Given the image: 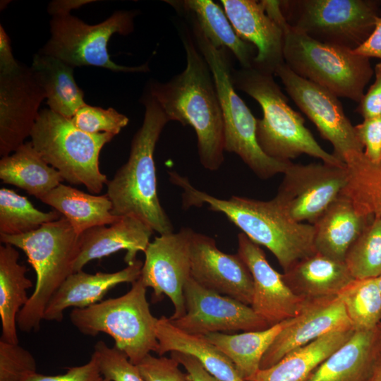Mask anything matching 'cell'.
<instances>
[{"mask_svg": "<svg viewBox=\"0 0 381 381\" xmlns=\"http://www.w3.org/2000/svg\"><path fill=\"white\" fill-rule=\"evenodd\" d=\"M181 39L186 56L185 69L167 82L152 83L150 93L169 121L194 129L201 164L215 171L224 162L225 152L224 122L216 85L193 35L183 30Z\"/></svg>", "mask_w": 381, "mask_h": 381, "instance_id": "cell-1", "label": "cell"}, {"mask_svg": "<svg viewBox=\"0 0 381 381\" xmlns=\"http://www.w3.org/2000/svg\"><path fill=\"white\" fill-rule=\"evenodd\" d=\"M168 173L171 182L183 190L184 209L207 205L210 210L222 213L252 241L267 248L284 272L316 253L314 226L292 219L274 199L263 201L236 195L221 199L197 189L175 171Z\"/></svg>", "mask_w": 381, "mask_h": 381, "instance_id": "cell-2", "label": "cell"}, {"mask_svg": "<svg viewBox=\"0 0 381 381\" xmlns=\"http://www.w3.org/2000/svg\"><path fill=\"white\" fill-rule=\"evenodd\" d=\"M144 119L135 133L127 162L107 182V195L116 217H135L159 235L174 232V226L157 194L154 153L169 121L156 99L149 93L143 99Z\"/></svg>", "mask_w": 381, "mask_h": 381, "instance_id": "cell-3", "label": "cell"}, {"mask_svg": "<svg viewBox=\"0 0 381 381\" xmlns=\"http://www.w3.org/2000/svg\"><path fill=\"white\" fill-rule=\"evenodd\" d=\"M232 80L235 89L250 96L261 107L263 116L257 119L256 138L265 155L288 162L306 154L326 164L346 166L315 140L301 114L289 105L274 75L254 67H241L233 68Z\"/></svg>", "mask_w": 381, "mask_h": 381, "instance_id": "cell-4", "label": "cell"}, {"mask_svg": "<svg viewBox=\"0 0 381 381\" xmlns=\"http://www.w3.org/2000/svg\"><path fill=\"white\" fill-rule=\"evenodd\" d=\"M78 235L67 219H60L18 235L0 234L4 244L22 250L36 274L34 291L18 313L17 325L23 332L37 331L52 297L69 275L79 249Z\"/></svg>", "mask_w": 381, "mask_h": 381, "instance_id": "cell-5", "label": "cell"}, {"mask_svg": "<svg viewBox=\"0 0 381 381\" xmlns=\"http://www.w3.org/2000/svg\"><path fill=\"white\" fill-rule=\"evenodd\" d=\"M191 27L195 43L216 85L224 122V150L236 154L260 179L284 174L292 162L274 159L260 147L256 138L258 119L235 91L230 52L214 47L193 22Z\"/></svg>", "mask_w": 381, "mask_h": 381, "instance_id": "cell-6", "label": "cell"}, {"mask_svg": "<svg viewBox=\"0 0 381 381\" xmlns=\"http://www.w3.org/2000/svg\"><path fill=\"white\" fill-rule=\"evenodd\" d=\"M114 136L107 133L84 132L71 119L48 108L40 110L30 142L64 180L71 184L83 185L90 193L98 194L108 182L107 176L99 169V154Z\"/></svg>", "mask_w": 381, "mask_h": 381, "instance_id": "cell-7", "label": "cell"}, {"mask_svg": "<svg viewBox=\"0 0 381 381\" xmlns=\"http://www.w3.org/2000/svg\"><path fill=\"white\" fill-rule=\"evenodd\" d=\"M147 287L139 278L125 294L101 301L84 308H74L70 321L83 334L105 333L135 365L150 352L157 353V318L153 316L146 296Z\"/></svg>", "mask_w": 381, "mask_h": 381, "instance_id": "cell-8", "label": "cell"}, {"mask_svg": "<svg viewBox=\"0 0 381 381\" xmlns=\"http://www.w3.org/2000/svg\"><path fill=\"white\" fill-rule=\"evenodd\" d=\"M284 59L297 75L358 103L374 75L369 58L315 40L290 25L284 33Z\"/></svg>", "mask_w": 381, "mask_h": 381, "instance_id": "cell-9", "label": "cell"}, {"mask_svg": "<svg viewBox=\"0 0 381 381\" xmlns=\"http://www.w3.org/2000/svg\"><path fill=\"white\" fill-rule=\"evenodd\" d=\"M377 0H284L288 24L318 42L353 50L373 31L380 17Z\"/></svg>", "mask_w": 381, "mask_h": 381, "instance_id": "cell-10", "label": "cell"}, {"mask_svg": "<svg viewBox=\"0 0 381 381\" xmlns=\"http://www.w3.org/2000/svg\"><path fill=\"white\" fill-rule=\"evenodd\" d=\"M134 11H119L105 20L89 25L71 13L52 16L50 38L40 53L57 58L73 66H92L115 72L150 71L147 64L121 66L111 61L107 44L114 34L126 35L133 31Z\"/></svg>", "mask_w": 381, "mask_h": 381, "instance_id": "cell-11", "label": "cell"}, {"mask_svg": "<svg viewBox=\"0 0 381 381\" xmlns=\"http://www.w3.org/2000/svg\"><path fill=\"white\" fill-rule=\"evenodd\" d=\"M289 96L333 146V155L344 163L364 152L338 97L294 73L284 63L275 71Z\"/></svg>", "mask_w": 381, "mask_h": 381, "instance_id": "cell-12", "label": "cell"}, {"mask_svg": "<svg viewBox=\"0 0 381 381\" xmlns=\"http://www.w3.org/2000/svg\"><path fill=\"white\" fill-rule=\"evenodd\" d=\"M348 182L346 166L291 163L273 199L292 219L313 224Z\"/></svg>", "mask_w": 381, "mask_h": 381, "instance_id": "cell-13", "label": "cell"}, {"mask_svg": "<svg viewBox=\"0 0 381 381\" xmlns=\"http://www.w3.org/2000/svg\"><path fill=\"white\" fill-rule=\"evenodd\" d=\"M186 313L170 320L179 329L192 334L205 336L210 333L231 331H259L267 323L248 306L236 299L209 290L191 277L183 287Z\"/></svg>", "mask_w": 381, "mask_h": 381, "instance_id": "cell-14", "label": "cell"}, {"mask_svg": "<svg viewBox=\"0 0 381 381\" xmlns=\"http://www.w3.org/2000/svg\"><path fill=\"white\" fill-rule=\"evenodd\" d=\"M193 230L182 228L179 232L156 236L148 244L140 279L153 290V298L164 295L174 306L169 318L176 320L186 313L183 287L190 277V245Z\"/></svg>", "mask_w": 381, "mask_h": 381, "instance_id": "cell-15", "label": "cell"}, {"mask_svg": "<svg viewBox=\"0 0 381 381\" xmlns=\"http://www.w3.org/2000/svg\"><path fill=\"white\" fill-rule=\"evenodd\" d=\"M44 90L30 67L21 65L0 75V155H11L23 145L38 118Z\"/></svg>", "mask_w": 381, "mask_h": 381, "instance_id": "cell-16", "label": "cell"}, {"mask_svg": "<svg viewBox=\"0 0 381 381\" xmlns=\"http://www.w3.org/2000/svg\"><path fill=\"white\" fill-rule=\"evenodd\" d=\"M190 277L209 290L251 305L253 277L239 255L222 252L213 238L195 231L190 245Z\"/></svg>", "mask_w": 381, "mask_h": 381, "instance_id": "cell-17", "label": "cell"}, {"mask_svg": "<svg viewBox=\"0 0 381 381\" xmlns=\"http://www.w3.org/2000/svg\"><path fill=\"white\" fill-rule=\"evenodd\" d=\"M248 267L253 281L251 308L272 327L296 317L306 299L295 294L285 282L283 274L268 262L259 245L243 233L238 234V253Z\"/></svg>", "mask_w": 381, "mask_h": 381, "instance_id": "cell-18", "label": "cell"}, {"mask_svg": "<svg viewBox=\"0 0 381 381\" xmlns=\"http://www.w3.org/2000/svg\"><path fill=\"white\" fill-rule=\"evenodd\" d=\"M353 328L338 296L306 300L264 354L260 369L270 368L289 352L332 331Z\"/></svg>", "mask_w": 381, "mask_h": 381, "instance_id": "cell-19", "label": "cell"}, {"mask_svg": "<svg viewBox=\"0 0 381 381\" xmlns=\"http://www.w3.org/2000/svg\"><path fill=\"white\" fill-rule=\"evenodd\" d=\"M236 34L257 51L253 67L274 75L284 63V30L266 13L261 1L222 0Z\"/></svg>", "mask_w": 381, "mask_h": 381, "instance_id": "cell-20", "label": "cell"}, {"mask_svg": "<svg viewBox=\"0 0 381 381\" xmlns=\"http://www.w3.org/2000/svg\"><path fill=\"white\" fill-rule=\"evenodd\" d=\"M153 230L141 220L130 216L120 217L115 222L92 227L80 235L79 249L74 272L83 270L89 262L101 259L119 250H126L124 261L128 265L145 252Z\"/></svg>", "mask_w": 381, "mask_h": 381, "instance_id": "cell-21", "label": "cell"}, {"mask_svg": "<svg viewBox=\"0 0 381 381\" xmlns=\"http://www.w3.org/2000/svg\"><path fill=\"white\" fill-rule=\"evenodd\" d=\"M143 262L138 260L114 272H73L61 285L48 303L43 320L61 322L70 307L84 308L102 301L107 292L122 283H133L141 274Z\"/></svg>", "mask_w": 381, "mask_h": 381, "instance_id": "cell-22", "label": "cell"}, {"mask_svg": "<svg viewBox=\"0 0 381 381\" xmlns=\"http://www.w3.org/2000/svg\"><path fill=\"white\" fill-rule=\"evenodd\" d=\"M373 217L341 193L313 224L316 253L344 262L348 250Z\"/></svg>", "mask_w": 381, "mask_h": 381, "instance_id": "cell-23", "label": "cell"}, {"mask_svg": "<svg viewBox=\"0 0 381 381\" xmlns=\"http://www.w3.org/2000/svg\"><path fill=\"white\" fill-rule=\"evenodd\" d=\"M380 344L379 326L355 331L305 381H366Z\"/></svg>", "mask_w": 381, "mask_h": 381, "instance_id": "cell-24", "label": "cell"}, {"mask_svg": "<svg viewBox=\"0 0 381 381\" xmlns=\"http://www.w3.org/2000/svg\"><path fill=\"white\" fill-rule=\"evenodd\" d=\"M183 14H188L216 48H225L232 53L241 68H251L255 58V47L236 34L225 11L211 0L165 1Z\"/></svg>", "mask_w": 381, "mask_h": 381, "instance_id": "cell-25", "label": "cell"}, {"mask_svg": "<svg viewBox=\"0 0 381 381\" xmlns=\"http://www.w3.org/2000/svg\"><path fill=\"white\" fill-rule=\"evenodd\" d=\"M283 278L297 296L311 300L338 296L355 279L344 262L315 253L284 272Z\"/></svg>", "mask_w": 381, "mask_h": 381, "instance_id": "cell-26", "label": "cell"}, {"mask_svg": "<svg viewBox=\"0 0 381 381\" xmlns=\"http://www.w3.org/2000/svg\"><path fill=\"white\" fill-rule=\"evenodd\" d=\"M156 336L159 344L156 353L159 356L172 351L186 353L195 358L220 381H246L230 359L205 336L187 333L175 327L165 316L157 318Z\"/></svg>", "mask_w": 381, "mask_h": 381, "instance_id": "cell-27", "label": "cell"}, {"mask_svg": "<svg viewBox=\"0 0 381 381\" xmlns=\"http://www.w3.org/2000/svg\"><path fill=\"white\" fill-rule=\"evenodd\" d=\"M354 332L347 328L329 332L289 352L272 366L260 369L251 381H305Z\"/></svg>", "mask_w": 381, "mask_h": 381, "instance_id": "cell-28", "label": "cell"}, {"mask_svg": "<svg viewBox=\"0 0 381 381\" xmlns=\"http://www.w3.org/2000/svg\"><path fill=\"white\" fill-rule=\"evenodd\" d=\"M19 255L11 244L0 246L1 339L13 344H18L17 318L29 300L28 290L32 286L26 276L28 268L18 262Z\"/></svg>", "mask_w": 381, "mask_h": 381, "instance_id": "cell-29", "label": "cell"}, {"mask_svg": "<svg viewBox=\"0 0 381 381\" xmlns=\"http://www.w3.org/2000/svg\"><path fill=\"white\" fill-rule=\"evenodd\" d=\"M40 200L67 219L78 235L95 226L111 224L119 219L112 214V204L107 194L91 195L62 183Z\"/></svg>", "mask_w": 381, "mask_h": 381, "instance_id": "cell-30", "label": "cell"}, {"mask_svg": "<svg viewBox=\"0 0 381 381\" xmlns=\"http://www.w3.org/2000/svg\"><path fill=\"white\" fill-rule=\"evenodd\" d=\"M30 68L44 90L49 109L52 111L71 119L86 104L83 91L73 77L74 67L39 52L34 56Z\"/></svg>", "mask_w": 381, "mask_h": 381, "instance_id": "cell-31", "label": "cell"}, {"mask_svg": "<svg viewBox=\"0 0 381 381\" xmlns=\"http://www.w3.org/2000/svg\"><path fill=\"white\" fill-rule=\"evenodd\" d=\"M0 179L40 200L64 181L60 173L48 164L33 147L25 142L0 160Z\"/></svg>", "mask_w": 381, "mask_h": 381, "instance_id": "cell-32", "label": "cell"}, {"mask_svg": "<svg viewBox=\"0 0 381 381\" xmlns=\"http://www.w3.org/2000/svg\"><path fill=\"white\" fill-rule=\"evenodd\" d=\"M291 320L288 319L263 330L239 334L215 332L205 337L230 359L244 380L251 381L260 369L264 354Z\"/></svg>", "mask_w": 381, "mask_h": 381, "instance_id": "cell-33", "label": "cell"}, {"mask_svg": "<svg viewBox=\"0 0 381 381\" xmlns=\"http://www.w3.org/2000/svg\"><path fill=\"white\" fill-rule=\"evenodd\" d=\"M349 182L341 194L363 213L381 218V159L370 162L364 152L346 164Z\"/></svg>", "mask_w": 381, "mask_h": 381, "instance_id": "cell-34", "label": "cell"}, {"mask_svg": "<svg viewBox=\"0 0 381 381\" xmlns=\"http://www.w3.org/2000/svg\"><path fill=\"white\" fill-rule=\"evenodd\" d=\"M338 296L355 331L373 329L381 323V293L375 278L353 279Z\"/></svg>", "mask_w": 381, "mask_h": 381, "instance_id": "cell-35", "label": "cell"}, {"mask_svg": "<svg viewBox=\"0 0 381 381\" xmlns=\"http://www.w3.org/2000/svg\"><path fill=\"white\" fill-rule=\"evenodd\" d=\"M63 217L56 210L42 212L25 196L11 189H0V234L18 235Z\"/></svg>", "mask_w": 381, "mask_h": 381, "instance_id": "cell-36", "label": "cell"}, {"mask_svg": "<svg viewBox=\"0 0 381 381\" xmlns=\"http://www.w3.org/2000/svg\"><path fill=\"white\" fill-rule=\"evenodd\" d=\"M344 262L355 279L381 274V218L373 217L348 250Z\"/></svg>", "mask_w": 381, "mask_h": 381, "instance_id": "cell-37", "label": "cell"}, {"mask_svg": "<svg viewBox=\"0 0 381 381\" xmlns=\"http://www.w3.org/2000/svg\"><path fill=\"white\" fill-rule=\"evenodd\" d=\"M102 377L109 381H145L138 366L116 347H109L103 341L94 346Z\"/></svg>", "mask_w": 381, "mask_h": 381, "instance_id": "cell-38", "label": "cell"}, {"mask_svg": "<svg viewBox=\"0 0 381 381\" xmlns=\"http://www.w3.org/2000/svg\"><path fill=\"white\" fill-rule=\"evenodd\" d=\"M80 130L90 133H111L116 135L126 127L128 118L113 108L103 109L85 104L71 119Z\"/></svg>", "mask_w": 381, "mask_h": 381, "instance_id": "cell-39", "label": "cell"}, {"mask_svg": "<svg viewBox=\"0 0 381 381\" xmlns=\"http://www.w3.org/2000/svg\"><path fill=\"white\" fill-rule=\"evenodd\" d=\"M35 373L36 361L29 351L0 339V381H21Z\"/></svg>", "mask_w": 381, "mask_h": 381, "instance_id": "cell-40", "label": "cell"}, {"mask_svg": "<svg viewBox=\"0 0 381 381\" xmlns=\"http://www.w3.org/2000/svg\"><path fill=\"white\" fill-rule=\"evenodd\" d=\"M179 365L171 357H156L149 353L136 365L145 381H192Z\"/></svg>", "mask_w": 381, "mask_h": 381, "instance_id": "cell-41", "label": "cell"}, {"mask_svg": "<svg viewBox=\"0 0 381 381\" xmlns=\"http://www.w3.org/2000/svg\"><path fill=\"white\" fill-rule=\"evenodd\" d=\"M354 128L365 157L377 163L381 159V116L363 119Z\"/></svg>", "mask_w": 381, "mask_h": 381, "instance_id": "cell-42", "label": "cell"}, {"mask_svg": "<svg viewBox=\"0 0 381 381\" xmlns=\"http://www.w3.org/2000/svg\"><path fill=\"white\" fill-rule=\"evenodd\" d=\"M100 374L96 357L92 354L86 363L68 368L67 371L57 375H45L35 373L21 381H100Z\"/></svg>", "mask_w": 381, "mask_h": 381, "instance_id": "cell-43", "label": "cell"}, {"mask_svg": "<svg viewBox=\"0 0 381 381\" xmlns=\"http://www.w3.org/2000/svg\"><path fill=\"white\" fill-rule=\"evenodd\" d=\"M375 81L358 102L356 111L363 119L381 116V62L374 68Z\"/></svg>", "mask_w": 381, "mask_h": 381, "instance_id": "cell-44", "label": "cell"}, {"mask_svg": "<svg viewBox=\"0 0 381 381\" xmlns=\"http://www.w3.org/2000/svg\"><path fill=\"white\" fill-rule=\"evenodd\" d=\"M170 357L183 366L192 381H220L207 372L202 365L190 355L172 351Z\"/></svg>", "mask_w": 381, "mask_h": 381, "instance_id": "cell-45", "label": "cell"}, {"mask_svg": "<svg viewBox=\"0 0 381 381\" xmlns=\"http://www.w3.org/2000/svg\"><path fill=\"white\" fill-rule=\"evenodd\" d=\"M20 64L14 59L9 37L0 26V75H7L17 71Z\"/></svg>", "mask_w": 381, "mask_h": 381, "instance_id": "cell-46", "label": "cell"}, {"mask_svg": "<svg viewBox=\"0 0 381 381\" xmlns=\"http://www.w3.org/2000/svg\"><path fill=\"white\" fill-rule=\"evenodd\" d=\"M353 52L369 59H381V16L377 19L375 28L368 38Z\"/></svg>", "mask_w": 381, "mask_h": 381, "instance_id": "cell-47", "label": "cell"}, {"mask_svg": "<svg viewBox=\"0 0 381 381\" xmlns=\"http://www.w3.org/2000/svg\"><path fill=\"white\" fill-rule=\"evenodd\" d=\"M94 1L89 0H55L49 3L48 13L52 16L68 14L71 11L78 8Z\"/></svg>", "mask_w": 381, "mask_h": 381, "instance_id": "cell-48", "label": "cell"}, {"mask_svg": "<svg viewBox=\"0 0 381 381\" xmlns=\"http://www.w3.org/2000/svg\"><path fill=\"white\" fill-rule=\"evenodd\" d=\"M366 381H381V344Z\"/></svg>", "mask_w": 381, "mask_h": 381, "instance_id": "cell-49", "label": "cell"}, {"mask_svg": "<svg viewBox=\"0 0 381 381\" xmlns=\"http://www.w3.org/2000/svg\"><path fill=\"white\" fill-rule=\"evenodd\" d=\"M375 279H376L377 286H378L379 290H380V291L381 293V274L379 277H377V278H375Z\"/></svg>", "mask_w": 381, "mask_h": 381, "instance_id": "cell-50", "label": "cell"}, {"mask_svg": "<svg viewBox=\"0 0 381 381\" xmlns=\"http://www.w3.org/2000/svg\"><path fill=\"white\" fill-rule=\"evenodd\" d=\"M100 381H109V380H106V379H104V378L102 377V380H101Z\"/></svg>", "mask_w": 381, "mask_h": 381, "instance_id": "cell-51", "label": "cell"}, {"mask_svg": "<svg viewBox=\"0 0 381 381\" xmlns=\"http://www.w3.org/2000/svg\"><path fill=\"white\" fill-rule=\"evenodd\" d=\"M379 328H380V334H381V323L379 325Z\"/></svg>", "mask_w": 381, "mask_h": 381, "instance_id": "cell-52", "label": "cell"}]
</instances>
